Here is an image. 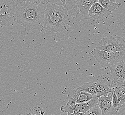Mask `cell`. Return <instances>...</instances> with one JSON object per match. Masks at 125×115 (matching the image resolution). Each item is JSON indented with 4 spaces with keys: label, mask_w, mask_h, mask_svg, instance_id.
<instances>
[{
    "label": "cell",
    "mask_w": 125,
    "mask_h": 115,
    "mask_svg": "<svg viewBox=\"0 0 125 115\" xmlns=\"http://www.w3.org/2000/svg\"><path fill=\"white\" fill-rule=\"evenodd\" d=\"M113 93L108 96H101L98 98V105L100 108L101 115H114L116 112V108L113 107L112 97Z\"/></svg>",
    "instance_id": "cell-8"
},
{
    "label": "cell",
    "mask_w": 125,
    "mask_h": 115,
    "mask_svg": "<svg viewBox=\"0 0 125 115\" xmlns=\"http://www.w3.org/2000/svg\"><path fill=\"white\" fill-rule=\"evenodd\" d=\"M69 17L62 5L48 3L44 13L43 29L50 32H59L65 30Z\"/></svg>",
    "instance_id": "cell-2"
},
{
    "label": "cell",
    "mask_w": 125,
    "mask_h": 115,
    "mask_svg": "<svg viewBox=\"0 0 125 115\" xmlns=\"http://www.w3.org/2000/svg\"><path fill=\"white\" fill-rule=\"evenodd\" d=\"M85 115H101V109L97 105L90 108L85 113Z\"/></svg>",
    "instance_id": "cell-17"
},
{
    "label": "cell",
    "mask_w": 125,
    "mask_h": 115,
    "mask_svg": "<svg viewBox=\"0 0 125 115\" xmlns=\"http://www.w3.org/2000/svg\"><path fill=\"white\" fill-rule=\"evenodd\" d=\"M36 2L37 3H42L45 5L48 4V0H36Z\"/></svg>",
    "instance_id": "cell-22"
},
{
    "label": "cell",
    "mask_w": 125,
    "mask_h": 115,
    "mask_svg": "<svg viewBox=\"0 0 125 115\" xmlns=\"http://www.w3.org/2000/svg\"><path fill=\"white\" fill-rule=\"evenodd\" d=\"M97 2L104 8L112 12L121 6L120 3L112 2L111 0H97Z\"/></svg>",
    "instance_id": "cell-15"
},
{
    "label": "cell",
    "mask_w": 125,
    "mask_h": 115,
    "mask_svg": "<svg viewBox=\"0 0 125 115\" xmlns=\"http://www.w3.org/2000/svg\"><path fill=\"white\" fill-rule=\"evenodd\" d=\"M18 115H30L31 113H25V114H18Z\"/></svg>",
    "instance_id": "cell-25"
},
{
    "label": "cell",
    "mask_w": 125,
    "mask_h": 115,
    "mask_svg": "<svg viewBox=\"0 0 125 115\" xmlns=\"http://www.w3.org/2000/svg\"><path fill=\"white\" fill-rule=\"evenodd\" d=\"M112 14V12L104 8L98 2L93 4L88 12V15L95 20L106 19Z\"/></svg>",
    "instance_id": "cell-7"
},
{
    "label": "cell",
    "mask_w": 125,
    "mask_h": 115,
    "mask_svg": "<svg viewBox=\"0 0 125 115\" xmlns=\"http://www.w3.org/2000/svg\"><path fill=\"white\" fill-rule=\"evenodd\" d=\"M62 5L68 12L69 17L76 18L80 14V11L76 5V0H60Z\"/></svg>",
    "instance_id": "cell-9"
},
{
    "label": "cell",
    "mask_w": 125,
    "mask_h": 115,
    "mask_svg": "<svg viewBox=\"0 0 125 115\" xmlns=\"http://www.w3.org/2000/svg\"><path fill=\"white\" fill-rule=\"evenodd\" d=\"M114 92L118 97L119 101V106L122 105L125 103V88L124 86L116 87Z\"/></svg>",
    "instance_id": "cell-16"
},
{
    "label": "cell",
    "mask_w": 125,
    "mask_h": 115,
    "mask_svg": "<svg viewBox=\"0 0 125 115\" xmlns=\"http://www.w3.org/2000/svg\"><path fill=\"white\" fill-rule=\"evenodd\" d=\"M73 91L76 100V104L86 102L90 101L93 97V95L92 94L84 91L78 90L77 89L73 90Z\"/></svg>",
    "instance_id": "cell-13"
},
{
    "label": "cell",
    "mask_w": 125,
    "mask_h": 115,
    "mask_svg": "<svg viewBox=\"0 0 125 115\" xmlns=\"http://www.w3.org/2000/svg\"><path fill=\"white\" fill-rule=\"evenodd\" d=\"M14 19L24 27V32L37 30L43 31L44 13L47 5L33 2L16 0Z\"/></svg>",
    "instance_id": "cell-1"
},
{
    "label": "cell",
    "mask_w": 125,
    "mask_h": 115,
    "mask_svg": "<svg viewBox=\"0 0 125 115\" xmlns=\"http://www.w3.org/2000/svg\"><path fill=\"white\" fill-rule=\"evenodd\" d=\"M97 2L96 0H76V5L82 14L88 15L90 8L93 4Z\"/></svg>",
    "instance_id": "cell-12"
},
{
    "label": "cell",
    "mask_w": 125,
    "mask_h": 115,
    "mask_svg": "<svg viewBox=\"0 0 125 115\" xmlns=\"http://www.w3.org/2000/svg\"><path fill=\"white\" fill-rule=\"evenodd\" d=\"M96 85V96L99 98L101 96L106 97L109 96V94L112 93L114 91V88H110L104 82H95Z\"/></svg>",
    "instance_id": "cell-11"
},
{
    "label": "cell",
    "mask_w": 125,
    "mask_h": 115,
    "mask_svg": "<svg viewBox=\"0 0 125 115\" xmlns=\"http://www.w3.org/2000/svg\"><path fill=\"white\" fill-rule=\"evenodd\" d=\"M76 89L78 90L84 91L87 93L91 94L92 95H96V85L95 83L92 82H86L82 86L77 87Z\"/></svg>",
    "instance_id": "cell-14"
},
{
    "label": "cell",
    "mask_w": 125,
    "mask_h": 115,
    "mask_svg": "<svg viewBox=\"0 0 125 115\" xmlns=\"http://www.w3.org/2000/svg\"></svg>",
    "instance_id": "cell-31"
},
{
    "label": "cell",
    "mask_w": 125,
    "mask_h": 115,
    "mask_svg": "<svg viewBox=\"0 0 125 115\" xmlns=\"http://www.w3.org/2000/svg\"><path fill=\"white\" fill-rule=\"evenodd\" d=\"M112 103L113 107L115 108H117L119 106V101L118 97L114 91L113 92V96L112 97Z\"/></svg>",
    "instance_id": "cell-20"
},
{
    "label": "cell",
    "mask_w": 125,
    "mask_h": 115,
    "mask_svg": "<svg viewBox=\"0 0 125 115\" xmlns=\"http://www.w3.org/2000/svg\"><path fill=\"white\" fill-rule=\"evenodd\" d=\"M114 115H125V103L116 108V112Z\"/></svg>",
    "instance_id": "cell-19"
},
{
    "label": "cell",
    "mask_w": 125,
    "mask_h": 115,
    "mask_svg": "<svg viewBox=\"0 0 125 115\" xmlns=\"http://www.w3.org/2000/svg\"><path fill=\"white\" fill-rule=\"evenodd\" d=\"M72 115H85V113L74 111V112L72 113Z\"/></svg>",
    "instance_id": "cell-23"
},
{
    "label": "cell",
    "mask_w": 125,
    "mask_h": 115,
    "mask_svg": "<svg viewBox=\"0 0 125 115\" xmlns=\"http://www.w3.org/2000/svg\"><path fill=\"white\" fill-rule=\"evenodd\" d=\"M60 115H67V114H61Z\"/></svg>",
    "instance_id": "cell-28"
},
{
    "label": "cell",
    "mask_w": 125,
    "mask_h": 115,
    "mask_svg": "<svg viewBox=\"0 0 125 115\" xmlns=\"http://www.w3.org/2000/svg\"><path fill=\"white\" fill-rule=\"evenodd\" d=\"M117 87L123 86L125 84V63L124 61L118 62L109 67Z\"/></svg>",
    "instance_id": "cell-6"
},
{
    "label": "cell",
    "mask_w": 125,
    "mask_h": 115,
    "mask_svg": "<svg viewBox=\"0 0 125 115\" xmlns=\"http://www.w3.org/2000/svg\"><path fill=\"white\" fill-rule=\"evenodd\" d=\"M67 115H72V113H67Z\"/></svg>",
    "instance_id": "cell-27"
},
{
    "label": "cell",
    "mask_w": 125,
    "mask_h": 115,
    "mask_svg": "<svg viewBox=\"0 0 125 115\" xmlns=\"http://www.w3.org/2000/svg\"><path fill=\"white\" fill-rule=\"evenodd\" d=\"M60 110L63 113H69L72 114L74 112V110L72 106L70 105H69L67 103L65 106H61V107L60 108Z\"/></svg>",
    "instance_id": "cell-18"
},
{
    "label": "cell",
    "mask_w": 125,
    "mask_h": 115,
    "mask_svg": "<svg viewBox=\"0 0 125 115\" xmlns=\"http://www.w3.org/2000/svg\"><path fill=\"white\" fill-rule=\"evenodd\" d=\"M124 62H125V60H124Z\"/></svg>",
    "instance_id": "cell-30"
},
{
    "label": "cell",
    "mask_w": 125,
    "mask_h": 115,
    "mask_svg": "<svg viewBox=\"0 0 125 115\" xmlns=\"http://www.w3.org/2000/svg\"><path fill=\"white\" fill-rule=\"evenodd\" d=\"M24 1H26V2H36V0H22Z\"/></svg>",
    "instance_id": "cell-24"
},
{
    "label": "cell",
    "mask_w": 125,
    "mask_h": 115,
    "mask_svg": "<svg viewBox=\"0 0 125 115\" xmlns=\"http://www.w3.org/2000/svg\"><path fill=\"white\" fill-rule=\"evenodd\" d=\"M124 86V87H125V84H124V86Z\"/></svg>",
    "instance_id": "cell-29"
},
{
    "label": "cell",
    "mask_w": 125,
    "mask_h": 115,
    "mask_svg": "<svg viewBox=\"0 0 125 115\" xmlns=\"http://www.w3.org/2000/svg\"><path fill=\"white\" fill-rule=\"evenodd\" d=\"M116 0H111V1H112V2L116 3Z\"/></svg>",
    "instance_id": "cell-26"
},
{
    "label": "cell",
    "mask_w": 125,
    "mask_h": 115,
    "mask_svg": "<svg viewBox=\"0 0 125 115\" xmlns=\"http://www.w3.org/2000/svg\"><path fill=\"white\" fill-rule=\"evenodd\" d=\"M95 48L112 52L125 51V40L122 37L116 36L103 37Z\"/></svg>",
    "instance_id": "cell-4"
},
{
    "label": "cell",
    "mask_w": 125,
    "mask_h": 115,
    "mask_svg": "<svg viewBox=\"0 0 125 115\" xmlns=\"http://www.w3.org/2000/svg\"><path fill=\"white\" fill-rule=\"evenodd\" d=\"M48 3L52 4L62 5V3H61L60 0H48Z\"/></svg>",
    "instance_id": "cell-21"
},
{
    "label": "cell",
    "mask_w": 125,
    "mask_h": 115,
    "mask_svg": "<svg viewBox=\"0 0 125 115\" xmlns=\"http://www.w3.org/2000/svg\"><path fill=\"white\" fill-rule=\"evenodd\" d=\"M15 9L14 0H0V28L14 18Z\"/></svg>",
    "instance_id": "cell-5"
},
{
    "label": "cell",
    "mask_w": 125,
    "mask_h": 115,
    "mask_svg": "<svg viewBox=\"0 0 125 115\" xmlns=\"http://www.w3.org/2000/svg\"><path fill=\"white\" fill-rule=\"evenodd\" d=\"M98 98L96 95H94L90 101L85 103L76 104L73 108L74 111L85 113L90 108L98 105Z\"/></svg>",
    "instance_id": "cell-10"
},
{
    "label": "cell",
    "mask_w": 125,
    "mask_h": 115,
    "mask_svg": "<svg viewBox=\"0 0 125 115\" xmlns=\"http://www.w3.org/2000/svg\"><path fill=\"white\" fill-rule=\"evenodd\" d=\"M91 53L97 62L106 67H110L125 60V51L112 52L95 48Z\"/></svg>",
    "instance_id": "cell-3"
}]
</instances>
